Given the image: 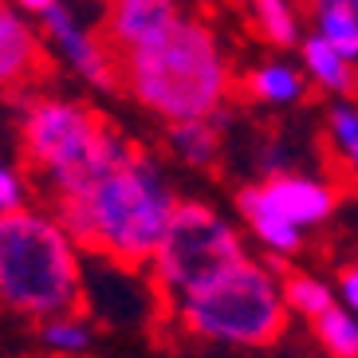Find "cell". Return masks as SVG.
I'll list each match as a JSON object with an SVG mask.
<instances>
[{"mask_svg":"<svg viewBox=\"0 0 358 358\" xmlns=\"http://www.w3.org/2000/svg\"><path fill=\"white\" fill-rule=\"evenodd\" d=\"M236 205H241V213L248 217V224L256 229V236H260L268 248H275V252H295V248H299V229H295L287 217H280V213L256 193V185L241 189Z\"/></svg>","mask_w":358,"mask_h":358,"instance_id":"cell-12","label":"cell"},{"mask_svg":"<svg viewBox=\"0 0 358 358\" xmlns=\"http://www.w3.org/2000/svg\"><path fill=\"white\" fill-rule=\"evenodd\" d=\"M43 28H48V36L55 40V48H59V52H64L67 59L91 79V83L115 91V67H110V59H106L99 36L83 32V28L75 24V16L59 4V0H52V4L43 8Z\"/></svg>","mask_w":358,"mask_h":358,"instance_id":"cell-9","label":"cell"},{"mask_svg":"<svg viewBox=\"0 0 358 358\" xmlns=\"http://www.w3.org/2000/svg\"><path fill=\"white\" fill-rule=\"evenodd\" d=\"M241 95L248 99H260V103H295V99H303V75L292 71L284 64H264L256 71H248L236 87Z\"/></svg>","mask_w":358,"mask_h":358,"instance_id":"cell-13","label":"cell"},{"mask_svg":"<svg viewBox=\"0 0 358 358\" xmlns=\"http://www.w3.org/2000/svg\"><path fill=\"white\" fill-rule=\"evenodd\" d=\"M343 299H347V307L355 311V303H358V280H355V272H343Z\"/></svg>","mask_w":358,"mask_h":358,"instance_id":"cell-22","label":"cell"},{"mask_svg":"<svg viewBox=\"0 0 358 358\" xmlns=\"http://www.w3.org/2000/svg\"><path fill=\"white\" fill-rule=\"evenodd\" d=\"M52 75L55 64L40 36L0 0V95H24Z\"/></svg>","mask_w":358,"mask_h":358,"instance_id":"cell-7","label":"cell"},{"mask_svg":"<svg viewBox=\"0 0 358 358\" xmlns=\"http://www.w3.org/2000/svg\"><path fill=\"white\" fill-rule=\"evenodd\" d=\"M241 256H244L241 236L229 229V221H221L201 201H173L166 232H162L158 248L150 256L162 303L166 307L178 303L181 295H189L193 287L209 284L213 275L224 272Z\"/></svg>","mask_w":358,"mask_h":358,"instance_id":"cell-5","label":"cell"},{"mask_svg":"<svg viewBox=\"0 0 358 358\" xmlns=\"http://www.w3.org/2000/svg\"><path fill=\"white\" fill-rule=\"evenodd\" d=\"M284 303L292 307V311H299V315L315 319L319 311L331 307L335 299H331V292H327L319 280H311V275H303V272H292L284 280Z\"/></svg>","mask_w":358,"mask_h":358,"instance_id":"cell-18","label":"cell"},{"mask_svg":"<svg viewBox=\"0 0 358 358\" xmlns=\"http://www.w3.org/2000/svg\"><path fill=\"white\" fill-rule=\"evenodd\" d=\"M16 205H20V178L0 166V209H16Z\"/></svg>","mask_w":358,"mask_h":358,"instance_id":"cell-21","label":"cell"},{"mask_svg":"<svg viewBox=\"0 0 358 358\" xmlns=\"http://www.w3.org/2000/svg\"><path fill=\"white\" fill-rule=\"evenodd\" d=\"M173 16H178L173 0H103V24L95 36L103 43L106 59H115L118 52L158 36Z\"/></svg>","mask_w":358,"mask_h":358,"instance_id":"cell-8","label":"cell"},{"mask_svg":"<svg viewBox=\"0 0 358 358\" xmlns=\"http://www.w3.org/2000/svg\"><path fill=\"white\" fill-rule=\"evenodd\" d=\"M178 323L189 335L213 343H241V347H275L287 331V303L275 292L272 275L248 256L217 272L209 284L193 287L169 303Z\"/></svg>","mask_w":358,"mask_h":358,"instance_id":"cell-4","label":"cell"},{"mask_svg":"<svg viewBox=\"0 0 358 358\" xmlns=\"http://www.w3.org/2000/svg\"><path fill=\"white\" fill-rule=\"evenodd\" d=\"M303 59H307V71L315 75V83H323L327 91H338V95H350V91H355L350 59L338 55L323 36H311V40L303 43Z\"/></svg>","mask_w":358,"mask_h":358,"instance_id":"cell-14","label":"cell"},{"mask_svg":"<svg viewBox=\"0 0 358 358\" xmlns=\"http://www.w3.org/2000/svg\"><path fill=\"white\" fill-rule=\"evenodd\" d=\"M43 343L52 350H87L91 343V331L83 327L79 315H55V319H43Z\"/></svg>","mask_w":358,"mask_h":358,"instance_id":"cell-20","label":"cell"},{"mask_svg":"<svg viewBox=\"0 0 358 358\" xmlns=\"http://www.w3.org/2000/svg\"><path fill=\"white\" fill-rule=\"evenodd\" d=\"M315 335L331 355H343L350 358L358 350V327H355V315H350V307H323L315 315Z\"/></svg>","mask_w":358,"mask_h":358,"instance_id":"cell-17","label":"cell"},{"mask_svg":"<svg viewBox=\"0 0 358 358\" xmlns=\"http://www.w3.org/2000/svg\"><path fill=\"white\" fill-rule=\"evenodd\" d=\"M303 8L319 20L323 36L338 55L355 59L358 55V0H303Z\"/></svg>","mask_w":358,"mask_h":358,"instance_id":"cell-11","label":"cell"},{"mask_svg":"<svg viewBox=\"0 0 358 358\" xmlns=\"http://www.w3.org/2000/svg\"><path fill=\"white\" fill-rule=\"evenodd\" d=\"M327 146L343 154V169L355 173V154H358V118L355 106H335L327 115Z\"/></svg>","mask_w":358,"mask_h":358,"instance_id":"cell-19","label":"cell"},{"mask_svg":"<svg viewBox=\"0 0 358 358\" xmlns=\"http://www.w3.org/2000/svg\"><path fill=\"white\" fill-rule=\"evenodd\" d=\"M169 142L189 166H213L217 150H221V138H217L209 118H181V122H173Z\"/></svg>","mask_w":358,"mask_h":358,"instance_id":"cell-16","label":"cell"},{"mask_svg":"<svg viewBox=\"0 0 358 358\" xmlns=\"http://www.w3.org/2000/svg\"><path fill=\"white\" fill-rule=\"evenodd\" d=\"M16 4H24L28 12H43L48 4H52V0H16Z\"/></svg>","mask_w":358,"mask_h":358,"instance_id":"cell-23","label":"cell"},{"mask_svg":"<svg viewBox=\"0 0 358 358\" xmlns=\"http://www.w3.org/2000/svg\"><path fill=\"white\" fill-rule=\"evenodd\" d=\"M248 20H252V32L272 48H287L299 40L295 12L287 0H248Z\"/></svg>","mask_w":358,"mask_h":358,"instance_id":"cell-15","label":"cell"},{"mask_svg":"<svg viewBox=\"0 0 358 358\" xmlns=\"http://www.w3.org/2000/svg\"><path fill=\"white\" fill-rule=\"evenodd\" d=\"M110 134V118L99 115L95 106L36 99L24 115V166L48 181V189H59L99 158Z\"/></svg>","mask_w":358,"mask_h":358,"instance_id":"cell-6","label":"cell"},{"mask_svg":"<svg viewBox=\"0 0 358 358\" xmlns=\"http://www.w3.org/2000/svg\"><path fill=\"white\" fill-rule=\"evenodd\" d=\"M256 193L280 217H287L295 229L327 221L331 209H335V189L323 185V181H311V178H272V181H264V185H256Z\"/></svg>","mask_w":358,"mask_h":358,"instance_id":"cell-10","label":"cell"},{"mask_svg":"<svg viewBox=\"0 0 358 358\" xmlns=\"http://www.w3.org/2000/svg\"><path fill=\"white\" fill-rule=\"evenodd\" d=\"M110 67L115 91H127L134 103L150 106L169 122L221 115L232 91L229 67L213 32L197 20H185L181 12L158 36L118 52Z\"/></svg>","mask_w":358,"mask_h":358,"instance_id":"cell-2","label":"cell"},{"mask_svg":"<svg viewBox=\"0 0 358 358\" xmlns=\"http://www.w3.org/2000/svg\"><path fill=\"white\" fill-rule=\"evenodd\" d=\"M0 303L24 319L83 315V275L64 229L32 209H0Z\"/></svg>","mask_w":358,"mask_h":358,"instance_id":"cell-3","label":"cell"},{"mask_svg":"<svg viewBox=\"0 0 358 358\" xmlns=\"http://www.w3.org/2000/svg\"><path fill=\"white\" fill-rule=\"evenodd\" d=\"M52 201L71 244L122 268H146L173 213L158 166L118 130L83 173L52 189Z\"/></svg>","mask_w":358,"mask_h":358,"instance_id":"cell-1","label":"cell"}]
</instances>
